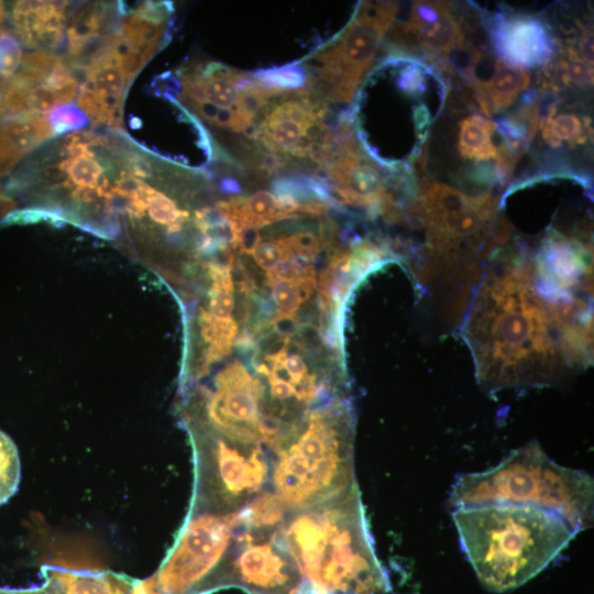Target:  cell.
Masks as SVG:
<instances>
[{"mask_svg":"<svg viewBox=\"0 0 594 594\" xmlns=\"http://www.w3.org/2000/svg\"><path fill=\"white\" fill-rule=\"evenodd\" d=\"M492 46L502 62L521 68L548 64L556 41L548 24L537 15L495 13L485 19Z\"/></svg>","mask_w":594,"mask_h":594,"instance_id":"obj_11","label":"cell"},{"mask_svg":"<svg viewBox=\"0 0 594 594\" xmlns=\"http://www.w3.org/2000/svg\"><path fill=\"white\" fill-rule=\"evenodd\" d=\"M57 173L66 175L63 184L66 188H100L105 194L109 190V179L103 166L95 154L70 156L57 165Z\"/></svg>","mask_w":594,"mask_h":594,"instance_id":"obj_22","label":"cell"},{"mask_svg":"<svg viewBox=\"0 0 594 594\" xmlns=\"http://www.w3.org/2000/svg\"><path fill=\"white\" fill-rule=\"evenodd\" d=\"M426 200L435 230L443 238L473 233L491 207L488 196L470 198L442 183L428 185Z\"/></svg>","mask_w":594,"mask_h":594,"instance_id":"obj_12","label":"cell"},{"mask_svg":"<svg viewBox=\"0 0 594 594\" xmlns=\"http://www.w3.org/2000/svg\"><path fill=\"white\" fill-rule=\"evenodd\" d=\"M112 6L105 2H90L80 6L67 25L69 54L77 56L87 45L105 36L113 24Z\"/></svg>","mask_w":594,"mask_h":594,"instance_id":"obj_19","label":"cell"},{"mask_svg":"<svg viewBox=\"0 0 594 594\" xmlns=\"http://www.w3.org/2000/svg\"><path fill=\"white\" fill-rule=\"evenodd\" d=\"M398 4L363 1L345 29L305 59L308 90L327 102H348L373 66Z\"/></svg>","mask_w":594,"mask_h":594,"instance_id":"obj_6","label":"cell"},{"mask_svg":"<svg viewBox=\"0 0 594 594\" xmlns=\"http://www.w3.org/2000/svg\"><path fill=\"white\" fill-rule=\"evenodd\" d=\"M46 116L24 113L0 121V177L10 173L22 156L53 138Z\"/></svg>","mask_w":594,"mask_h":594,"instance_id":"obj_16","label":"cell"},{"mask_svg":"<svg viewBox=\"0 0 594 594\" xmlns=\"http://www.w3.org/2000/svg\"><path fill=\"white\" fill-rule=\"evenodd\" d=\"M237 514L188 512L179 535L153 576L162 594H211L234 543Z\"/></svg>","mask_w":594,"mask_h":594,"instance_id":"obj_7","label":"cell"},{"mask_svg":"<svg viewBox=\"0 0 594 594\" xmlns=\"http://www.w3.org/2000/svg\"><path fill=\"white\" fill-rule=\"evenodd\" d=\"M272 328L280 336L289 338L298 331V324L294 316L279 312L271 322Z\"/></svg>","mask_w":594,"mask_h":594,"instance_id":"obj_34","label":"cell"},{"mask_svg":"<svg viewBox=\"0 0 594 594\" xmlns=\"http://www.w3.org/2000/svg\"><path fill=\"white\" fill-rule=\"evenodd\" d=\"M46 118L55 135L78 131L88 122L86 114L72 103L55 107L46 114Z\"/></svg>","mask_w":594,"mask_h":594,"instance_id":"obj_26","label":"cell"},{"mask_svg":"<svg viewBox=\"0 0 594 594\" xmlns=\"http://www.w3.org/2000/svg\"><path fill=\"white\" fill-rule=\"evenodd\" d=\"M327 111L309 90L280 95L263 111L253 140L279 156L314 161L327 138Z\"/></svg>","mask_w":594,"mask_h":594,"instance_id":"obj_9","label":"cell"},{"mask_svg":"<svg viewBox=\"0 0 594 594\" xmlns=\"http://www.w3.org/2000/svg\"><path fill=\"white\" fill-rule=\"evenodd\" d=\"M274 453L271 492L289 513L343 493L355 484L348 406L332 403L301 418Z\"/></svg>","mask_w":594,"mask_h":594,"instance_id":"obj_4","label":"cell"},{"mask_svg":"<svg viewBox=\"0 0 594 594\" xmlns=\"http://www.w3.org/2000/svg\"><path fill=\"white\" fill-rule=\"evenodd\" d=\"M67 1H18L11 12L12 24L28 47L54 48L63 40Z\"/></svg>","mask_w":594,"mask_h":594,"instance_id":"obj_13","label":"cell"},{"mask_svg":"<svg viewBox=\"0 0 594 594\" xmlns=\"http://www.w3.org/2000/svg\"><path fill=\"white\" fill-rule=\"evenodd\" d=\"M195 486L189 512H239L271 492L273 460L258 442L191 429Z\"/></svg>","mask_w":594,"mask_h":594,"instance_id":"obj_5","label":"cell"},{"mask_svg":"<svg viewBox=\"0 0 594 594\" xmlns=\"http://www.w3.org/2000/svg\"><path fill=\"white\" fill-rule=\"evenodd\" d=\"M172 6L166 2L147 1L134 11L123 14L119 34L148 61L163 46L166 33V21Z\"/></svg>","mask_w":594,"mask_h":594,"instance_id":"obj_17","label":"cell"},{"mask_svg":"<svg viewBox=\"0 0 594 594\" xmlns=\"http://www.w3.org/2000/svg\"><path fill=\"white\" fill-rule=\"evenodd\" d=\"M277 527L246 530L238 526L217 590L238 586L250 594L295 592L301 578L284 547Z\"/></svg>","mask_w":594,"mask_h":594,"instance_id":"obj_8","label":"cell"},{"mask_svg":"<svg viewBox=\"0 0 594 594\" xmlns=\"http://www.w3.org/2000/svg\"><path fill=\"white\" fill-rule=\"evenodd\" d=\"M131 594H162L154 578L144 581H135Z\"/></svg>","mask_w":594,"mask_h":594,"instance_id":"obj_35","label":"cell"},{"mask_svg":"<svg viewBox=\"0 0 594 594\" xmlns=\"http://www.w3.org/2000/svg\"><path fill=\"white\" fill-rule=\"evenodd\" d=\"M21 481V461L13 440L0 430V506L18 491Z\"/></svg>","mask_w":594,"mask_h":594,"instance_id":"obj_24","label":"cell"},{"mask_svg":"<svg viewBox=\"0 0 594 594\" xmlns=\"http://www.w3.org/2000/svg\"><path fill=\"white\" fill-rule=\"evenodd\" d=\"M588 130V119L583 120L579 114L568 110L557 113L553 105L542 121V136L552 147L562 146L564 143L570 146L583 144Z\"/></svg>","mask_w":594,"mask_h":594,"instance_id":"obj_21","label":"cell"},{"mask_svg":"<svg viewBox=\"0 0 594 594\" xmlns=\"http://www.w3.org/2000/svg\"><path fill=\"white\" fill-rule=\"evenodd\" d=\"M255 263L263 270L270 272L285 260L295 257V254L280 241H260L252 252Z\"/></svg>","mask_w":594,"mask_h":594,"instance_id":"obj_27","label":"cell"},{"mask_svg":"<svg viewBox=\"0 0 594 594\" xmlns=\"http://www.w3.org/2000/svg\"><path fill=\"white\" fill-rule=\"evenodd\" d=\"M29 111L46 116L59 105L57 95L43 84L28 89L26 92Z\"/></svg>","mask_w":594,"mask_h":594,"instance_id":"obj_31","label":"cell"},{"mask_svg":"<svg viewBox=\"0 0 594 594\" xmlns=\"http://www.w3.org/2000/svg\"><path fill=\"white\" fill-rule=\"evenodd\" d=\"M270 284L272 285V298L279 312L295 317L301 304L296 284L282 279L270 282Z\"/></svg>","mask_w":594,"mask_h":594,"instance_id":"obj_30","label":"cell"},{"mask_svg":"<svg viewBox=\"0 0 594 594\" xmlns=\"http://www.w3.org/2000/svg\"><path fill=\"white\" fill-rule=\"evenodd\" d=\"M134 177H148L152 173L151 164L141 154H129L125 158L124 168Z\"/></svg>","mask_w":594,"mask_h":594,"instance_id":"obj_33","label":"cell"},{"mask_svg":"<svg viewBox=\"0 0 594 594\" xmlns=\"http://www.w3.org/2000/svg\"><path fill=\"white\" fill-rule=\"evenodd\" d=\"M393 38L399 47L395 53L419 51L439 61L466 46L457 15L450 4L441 1L414 2L408 19L395 25Z\"/></svg>","mask_w":594,"mask_h":594,"instance_id":"obj_10","label":"cell"},{"mask_svg":"<svg viewBox=\"0 0 594 594\" xmlns=\"http://www.w3.org/2000/svg\"><path fill=\"white\" fill-rule=\"evenodd\" d=\"M495 132V123L479 113L459 123L458 152L464 160L476 162L470 175L473 182L484 184L498 177L496 174L498 145L494 144Z\"/></svg>","mask_w":594,"mask_h":594,"instance_id":"obj_15","label":"cell"},{"mask_svg":"<svg viewBox=\"0 0 594 594\" xmlns=\"http://www.w3.org/2000/svg\"><path fill=\"white\" fill-rule=\"evenodd\" d=\"M252 77L262 86L280 94L308 90V73L299 64L258 69Z\"/></svg>","mask_w":594,"mask_h":594,"instance_id":"obj_23","label":"cell"},{"mask_svg":"<svg viewBox=\"0 0 594 594\" xmlns=\"http://www.w3.org/2000/svg\"><path fill=\"white\" fill-rule=\"evenodd\" d=\"M3 21H4V6L0 1V29H1L2 24H3Z\"/></svg>","mask_w":594,"mask_h":594,"instance_id":"obj_37","label":"cell"},{"mask_svg":"<svg viewBox=\"0 0 594 594\" xmlns=\"http://www.w3.org/2000/svg\"><path fill=\"white\" fill-rule=\"evenodd\" d=\"M22 53L18 41L7 32H0V77L11 78L20 67Z\"/></svg>","mask_w":594,"mask_h":594,"instance_id":"obj_28","label":"cell"},{"mask_svg":"<svg viewBox=\"0 0 594 594\" xmlns=\"http://www.w3.org/2000/svg\"><path fill=\"white\" fill-rule=\"evenodd\" d=\"M302 583L323 594H385L356 483L322 503L287 514L277 527Z\"/></svg>","mask_w":594,"mask_h":594,"instance_id":"obj_1","label":"cell"},{"mask_svg":"<svg viewBox=\"0 0 594 594\" xmlns=\"http://www.w3.org/2000/svg\"><path fill=\"white\" fill-rule=\"evenodd\" d=\"M140 195L145 200L150 217L157 223L166 224L172 232L179 230L180 224L188 217V212L179 210L170 198L147 184L144 185Z\"/></svg>","mask_w":594,"mask_h":594,"instance_id":"obj_25","label":"cell"},{"mask_svg":"<svg viewBox=\"0 0 594 594\" xmlns=\"http://www.w3.org/2000/svg\"><path fill=\"white\" fill-rule=\"evenodd\" d=\"M48 594H131L136 580L111 571L70 570L42 566Z\"/></svg>","mask_w":594,"mask_h":594,"instance_id":"obj_14","label":"cell"},{"mask_svg":"<svg viewBox=\"0 0 594 594\" xmlns=\"http://www.w3.org/2000/svg\"><path fill=\"white\" fill-rule=\"evenodd\" d=\"M453 520L480 582L499 593L540 573L578 534L560 515L528 505L461 507Z\"/></svg>","mask_w":594,"mask_h":594,"instance_id":"obj_2","label":"cell"},{"mask_svg":"<svg viewBox=\"0 0 594 594\" xmlns=\"http://www.w3.org/2000/svg\"><path fill=\"white\" fill-rule=\"evenodd\" d=\"M283 364L292 377L294 387L308 375L306 363L297 353H287L283 359Z\"/></svg>","mask_w":594,"mask_h":594,"instance_id":"obj_32","label":"cell"},{"mask_svg":"<svg viewBox=\"0 0 594 594\" xmlns=\"http://www.w3.org/2000/svg\"><path fill=\"white\" fill-rule=\"evenodd\" d=\"M84 70L87 87L116 105H123L129 82L114 57L112 45Z\"/></svg>","mask_w":594,"mask_h":594,"instance_id":"obj_20","label":"cell"},{"mask_svg":"<svg viewBox=\"0 0 594 594\" xmlns=\"http://www.w3.org/2000/svg\"><path fill=\"white\" fill-rule=\"evenodd\" d=\"M221 189L227 191V193H239L240 191V185L238 184L237 180L234 179H231V178H227V179H223L222 183H221Z\"/></svg>","mask_w":594,"mask_h":594,"instance_id":"obj_36","label":"cell"},{"mask_svg":"<svg viewBox=\"0 0 594 594\" xmlns=\"http://www.w3.org/2000/svg\"><path fill=\"white\" fill-rule=\"evenodd\" d=\"M280 241L295 254L309 261H312L319 253V238L311 231H297L289 235H283Z\"/></svg>","mask_w":594,"mask_h":594,"instance_id":"obj_29","label":"cell"},{"mask_svg":"<svg viewBox=\"0 0 594 594\" xmlns=\"http://www.w3.org/2000/svg\"><path fill=\"white\" fill-rule=\"evenodd\" d=\"M530 81L526 69L496 61L493 73L484 85H473V98L481 111L492 116L508 108Z\"/></svg>","mask_w":594,"mask_h":594,"instance_id":"obj_18","label":"cell"},{"mask_svg":"<svg viewBox=\"0 0 594 594\" xmlns=\"http://www.w3.org/2000/svg\"><path fill=\"white\" fill-rule=\"evenodd\" d=\"M593 487L587 473L557 464L531 441L494 468L459 475L449 504L454 509L488 504L539 507L560 515L579 532L593 522Z\"/></svg>","mask_w":594,"mask_h":594,"instance_id":"obj_3","label":"cell"}]
</instances>
